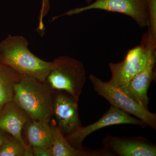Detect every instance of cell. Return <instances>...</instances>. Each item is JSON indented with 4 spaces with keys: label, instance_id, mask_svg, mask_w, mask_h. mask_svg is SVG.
<instances>
[{
    "label": "cell",
    "instance_id": "obj_1",
    "mask_svg": "<svg viewBox=\"0 0 156 156\" xmlns=\"http://www.w3.org/2000/svg\"><path fill=\"white\" fill-rule=\"evenodd\" d=\"M24 37L9 35L0 43V62L20 75L45 82L54 62L44 61L34 55Z\"/></svg>",
    "mask_w": 156,
    "mask_h": 156
},
{
    "label": "cell",
    "instance_id": "obj_2",
    "mask_svg": "<svg viewBox=\"0 0 156 156\" xmlns=\"http://www.w3.org/2000/svg\"><path fill=\"white\" fill-rule=\"evenodd\" d=\"M54 92L45 82L20 75L14 85L13 101L32 119L50 123L53 116Z\"/></svg>",
    "mask_w": 156,
    "mask_h": 156
},
{
    "label": "cell",
    "instance_id": "obj_3",
    "mask_svg": "<svg viewBox=\"0 0 156 156\" xmlns=\"http://www.w3.org/2000/svg\"><path fill=\"white\" fill-rule=\"evenodd\" d=\"M53 61L54 66L45 83L53 91L67 92L79 102L86 82V70L83 64L69 56H59Z\"/></svg>",
    "mask_w": 156,
    "mask_h": 156
},
{
    "label": "cell",
    "instance_id": "obj_4",
    "mask_svg": "<svg viewBox=\"0 0 156 156\" xmlns=\"http://www.w3.org/2000/svg\"><path fill=\"white\" fill-rule=\"evenodd\" d=\"M154 50L156 43L148 30L143 35L140 44L128 50L123 61L108 64L112 76L107 83L115 87L125 85L144 68L150 54Z\"/></svg>",
    "mask_w": 156,
    "mask_h": 156
},
{
    "label": "cell",
    "instance_id": "obj_5",
    "mask_svg": "<svg viewBox=\"0 0 156 156\" xmlns=\"http://www.w3.org/2000/svg\"><path fill=\"white\" fill-rule=\"evenodd\" d=\"M89 79L95 92L114 107L137 117L147 126L156 130V114L143 108L119 88L103 82L91 74Z\"/></svg>",
    "mask_w": 156,
    "mask_h": 156
},
{
    "label": "cell",
    "instance_id": "obj_6",
    "mask_svg": "<svg viewBox=\"0 0 156 156\" xmlns=\"http://www.w3.org/2000/svg\"><path fill=\"white\" fill-rule=\"evenodd\" d=\"M93 9L118 12L134 20L140 28L148 27L149 16L145 0H96L82 8L73 9L63 15H72Z\"/></svg>",
    "mask_w": 156,
    "mask_h": 156
},
{
    "label": "cell",
    "instance_id": "obj_7",
    "mask_svg": "<svg viewBox=\"0 0 156 156\" xmlns=\"http://www.w3.org/2000/svg\"><path fill=\"white\" fill-rule=\"evenodd\" d=\"M121 124L136 125L143 128L147 126L139 119L133 118L128 113L111 106L103 116L95 123L86 127L82 126L73 133L65 136V137L73 147L78 149L83 150V142L84 139L90 134L104 127Z\"/></svg>",
    "mask_w": 156,
    "mask_h": 156
},
{
    "label": "cell",
    "instance_id": "obj_8",
    "mask_svg": "<svg viewBox=\"0 0 156 156\" xmlns=\"http://www.w3.org/2000/svg\"><path fill=\"white\" fill-rule=\"evenodd\" d=\"M78 103L67 92L54 91L53 115L58 124L57 127L64 136L71 134L83 126L79 118Z\"/></svg>",
    "mask_w": 156,
    "mask_h": 156
},
{
    "label": "cell",
    "instance_id": "obj_9",
    "mask_svg": "<svg viewBox=\"0 0 156 156\" xmlns=\"http://www.w3.org/2000/svg\"><path fill=\"white\" fill-rule=\"evenodd\" d=\"M103 149L114 156H155L156 145L142 136L118 137L108 135L102 140Z\"/></svg>",
    "mask_w": 156,
    "mask_h": 156
},
{
    "label": "cell",
    "instance_id": "obj_10",
    "mask_svg": "<svg viewBox=\"0 0 156 156\" xmlns=\"http://www.w3.org/2000/svg\"><path fill=\"white\" fill-rule=\"evenodd\" d=\"M156 58L154 50L150 54L144 68L125 85L117 87L146 109H148L149 102L148 90L151 83L156 79Z\"/></svg>",
    "mask_w": 156,
    "mask_h": 156
},
{
    "label": "cell",
    "instance_id": "obj_11",
    "mask_svg": "<svg viewBox=\"0 0 156 156\" xmlns=\"http://www.w3.org/2000/svg\"><path fill=\"white\" fill-rule=\"evenodd\" d=\"M30 119L27 114L13 100L5 104L0 110V129L24 144L22 131Z\"/></svg>",
    "mask_w": 156,
    "mask_h": 156
},
{
    "label": "cell",
    "instance_id": "obj_12",
    "mask_svg": "<svg viewBox=\"0 0 156 156\" xmlns=\"http://www.w3.org/2000/svg\"><path fill=\"white\" fill-rule=\"evenodd\" d=\"M28 145L50 148L52 146L53 130L49 123L30 119L23 128Z\"/></svg>",
    "mask_w": 156,
    "mask_h": 156
},
{
    "label": "cell",
    "instance_id": "obj_13",
    "mask_svg": "<svg viewBox=\"0 0 156 156\" xmlns=\"http://www.w3.org/2000/svg\"><path fill=\"white\" fill-rule=\"evenodd\" d=\"M53 130L52 156H113L104 149L101 151H87L73 147L69 143L57 126H52Z\"/></svg>",
    "mask_w": 156,
    "mask_h": 156
},
{
    "label": "cell",
    "instance_id": "obj_14",
    "mask_svg": "<svg viewBox=\"0 0 156 156\" xmlns=\"http://www.w3.org/2000/svg\"><path fill=\"white\" fill-rule=\"evenodd\" d=\"M19 76V74L0 62V110L13 100L14 85Z\"/></svg>",
    "mask_w": 156,
    "mask_h": 156
},
{
    "label": "cell",
    "instance_id": "obj_15",
    "mask_svg": "<svg viewBox=\"0 0 156 156\" xmlns=\"http://www.w3.org/2000/svg\"><path fill=\"white\" fill-rule=\"evenodd\" d=\"M30 147L12 136L0 148V156H24L26 150Z\"/></svg>",
    "mask_w": 156,
    "mask_h": 156
},
{
    "label": "cell",
    "instance_id": "obj_16",
    "mask_svg": "<svg viewBox=\"0 0 156 156\" xmlns=\"http://www.w3.org/2000/svg\"><path fill=\"white\" fill-rule=\"evenodd\" d=\"M149 16V31L154 41L156 43V0H145Z\"/></svg>",
    "mask_w": 156,
    "mask_h": 156
},
{
    "label": "cell",
    "instance_id": "obj_17",
    "mask_svg": "<svg viewBox=\"0 0 156 156\" xmlns=\"http://www.w3.org/2000/svg\"><path fill=\"white\" fill-rule=\"evenodd\" d=\"M34 156H52L51 149L32 147H31Z\"/></svg>",
    "mask_w": 156,
    "mask_h": 156
},
{
    "label": "cell",
    "instance_id": "obj_18",
    "mask_svg": "<svg viewBox=\"0 0 156 156\" xmlns=\"http://www.w3.org/2000/svg\"><path fill=\"white\" fill-rule=\"evenodd\" d=\"M50 8L49 0H45L44 6V9L41 11L40 15V21H39V27L40 30H43L44 29V25L43 24V18L47 14Z\"/></svg>",
    "mask_w": 156,
    "mask_h": 156
},
{
    "label": "cell",
    "instance_id": "obj_19",
    "mask_svg": "<svg viewBox=\"0 0 156 156\" xmlns=\"http://www.w3.org/2000/svg\"><path fill=\"white\" fill-rule=\"evenodd\" d=\"M11 135L0 129V148L11 139Z\"/></svg>",
    "mask_w": 156,
    "mask_h": 156
},
{
    "label": "cell",
    "instance_id": "obj_20",
    "mask_svg": "<svg viewBox=\"0 0 156 156\" xmlns=\"http://www.w3.org/2000/svg\"><path fill=\"white\" fill-rule=\"evenodd\" d=\"M95 1H96V0H84L87 5L91 4V3Z\"/></svg>",
    "mask_w": 156,
    "mask_h": 156
},
{
    "label": "cell",
    "instance_id": "obj_21",
    "mask_svg": "<svg viewBox=\"0 0 156 156\" xmlns=\"http://www.w3.org/2000/svg\"><path fill=\"white\" fill-rule=\"evenodd\" d=\"M44 3H45V0H43V3H42V7L41 10V11L42 10H43L44 8Z\"/></svg>",
    "mask_w": 156,
    "mask_h": 156
}]
</instances>
